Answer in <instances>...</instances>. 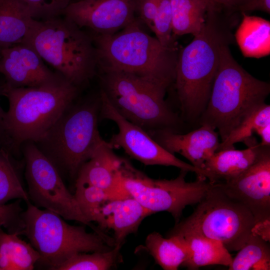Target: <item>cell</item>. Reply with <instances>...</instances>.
<instances>
[{"instance_id":"obj_1","label":"cell","mask_w":270,"mask_h":270,"mask_svg":"<svg viewBox=\"0 0 270 270\" xmlns=\"http://www.w3.org/2000/svg\"><path fill=\"white\" fill-rule=\"evenodd\" d=\"M137 18L112 34H92L98 67L146 79L167 90L175 78L176 48H168L147 34Z\"/></svg>"},{"instance_id":"obj_2","label":"cell","mask_w":270,"mask_h":270,"mask_svg":"<svg viewBox=\"0 0 270 270\" xmlns=\"http://www.w3.org/2000/svg\"><path fill=\"white\" fill-rule=\"evenodd\" d=\"M78 90L62 75L38 87L16 88L4 83L2 94L8 101L4 119L8 146L40 140L73 104Z\"/></svg>"},{"instance_id":"obj_3","label":"cell","mask_w":270,"mask_h":270,"mask_svg":"<svg viewBox=\"0 0 270 270\" xmlns=\"http://www.w3.org/2000/svg\"><path fill=\"white\" fill-rule=\"evenodd\" d=\"M230 34L216 12H207L201 30L178 54L174 82L182 112L190 120L199 119L207 106L220 50L230 42Z\"/></svg>"},{"instance_id":"obj_4","label":"cell","mask_w":270,"mask_h":270,"mask_svg":"<svg viewBox=\"0 0 270 270\" xmlns=\"http://www.w3.org/2000/svg\"><path fill=\"white\" fill-rule=\"evenodd\" d=\"M223 45L218 69L200 124L218 130L220 142L253 110L265 102L270 92L268 82L258 79L242 68L228 46Z\"/></svg>"},{"instance_id":"obj_5","label":"cell","mask_w":270,"mask_h":270,"mask_svg":"<svg viewBox=\"0 0 270 270\" xmlns=\"http://www.w3.org/2000/svg\"><path fill=\"white\" fill-rule=\"evenodd\" d=\"M22 42L78 88L92 78L98 68L92 36L64 16L34 19Z\"/></svg>"},{"instance_id":"obj_6","label":"cell","mask_w":270,"mask_h":270,"mask_svg":"<svg viewBox=\"0 0 270 270\" xmlns=\"http://www.w3.org/2000/svg\"><path fill=\"white\" fill-rule=\"evenodd\" d=\"M26 203L21 235L38 252L37 264L56 270L75 254L106 251L115 246L114 240L104 234L88 232L84 226L70 224L56 213L38 208L30 201Z\"/></svg>"},{"instance_id":"obj_7","label":"cell","mask_w":270,"mask_h":270,"mask_svg":"<svg viewBox=\"0 0 270 270\" xmlns=\"http://www.w3.org/2000/svg\"><path fill=\"white\" fill-rule=\"evenodd\" d=\"M100 100L86 102L64 112L44 136L34 142L61 175L74 182L82 166L104 142L98 129Z\"/></svg>"},{"instance_id":"obj_8","label":"cell","mask_w":270,"mask_h":270,"mask_svg":"<svg viewBox=\"0 0 270 270\" xmlns=\"http://www.w3.org/2000/svg\"><path fill=\"white\" fill-rule=\"evenodd\" d=\"M102 90L124 118L146 131L172 129L180 123L164 100L166 90L146 79L122 72H102Z\"/></svg>"},{"instance_id":"obj_9","label":"cell","mask_w":270,"mask_h":270,"mask_svg":"<svg viewBox=\"0 0 270 270\" xmlns=\"http://www.w3.org/2000/svg\"><path fill=\"white\" fill-rule=\"evenodd\" d=\"M174 179H154L124 158L116 183L114 198L132 197L152 214L167 212L178 223L185 208L197 204L212 186L206 179L187 182L188 172L180 170Z\"/></svg>"},{"instance_id":"obj_10","label":"cell","mask_w":270,"mask_h":270,"mask_svg":"<svg viewBox=\"0 0 270 270\" xmlns=\"http://www.w3.org/2000/svg\"><path fill=\"white\" fill-rule=\"evenodd\" d=\"M256 223L248 208L212 183L192 214L176 224L170 232H192L218 240L230 252L244 245Z\"/></svg>"},{"instance_id":"obj_11","label":"cell","mask_w":270,"mask_h":270,"mask_svg":"<svg viewBox=\"0 0 270 270\" xmlns=\"http://www.w3.org/2000/svg\"><path fill=\"white\" fill-rule=\"evenodd\" d=\"M25 177L30 202L61 216L80 222L102 234L82 212L74 194L66 188L61 174L34 142H24Z\"/></svg>"},{"instance_id":"obj_12","label":"cell","mask_w":270,"mask_h":270,"mask_svg":"<svg viewBox=\"0 0 270 270\" xmlns=\"http://www.w3.org/2000/svg\"><path fill=\"white\" fill-rule=\"evenodd\" d=\"M100 115L103 119L114 122L117 133L108 143L113 148H120L132 158L146 166H172L180 170L194 172L197 178H206L205 172L186 163L165 150L146 130L122 116L114 108L106 94L100 90Z\"/></svg>"},{"instance_id":"obj_13","label":"cell","mask_w":270,"mask_h":270,"mask_svg":"<svg viewBox=\"0 0 270 270\" xmlns=\"http://www.w3.org/2000/svg\"><path fill=\"white\" fill-rule=\"evenodd\" d=\"M228 196L248 208L256 222L270 220V150L236 177L216 182Z\"/></svg>"},{"instance_id":"obj_14","label":"cell","mask_w":270,"mask_h":270,"mask_svg":"<svg viewBox=\"0 0 270 270\" xmlns=\"http://www.w3.org/2000/svg\"><path fill=\"white\" fill-rule=\"evenodd\" d=\"M136 0H79L70 2L62 16L94 34H112L135 19Z\"/></svg>"},{"instance_id":"obj_15","label":"cell","mask_w":270,"mask_h":270,"mask_svg":"<svg viewBox=\"0 0 270 270\" xmlns=\"http://www.w3.org/2000/svg\"><path fill=\"white\" fill-rule=\"evenodd\" d=\"M0 73L6 78L5 84L16 88L38 87L60 75L50 70L33 48L22 42L1 50Z\"/></svg>"},{"instance_id":"obj_16","label":"cell","mask_w":270,"mask_h":270,"mask_svg":"<svg viewBox=\"0 0 270 270\" xmlns=\"http://www.w3.org/2000/svg\"><path fill=\"white\" fill-rule=\"evenodd\" d=\"M147 132L167 151L180 154L202 170L205 162L217 152L220 142L218 132L206 124L185 134L168 128Z\"/></svg>"},{"instance_id":"obj_17","label":"cell","mask_w":270,"mask_h":270,"mask_svg":"<svg viewBox=\"0 0 270 270\" xmlns=\"http://www.w3.org/2000/svg\"><path fill=\"white\" fill-rule=\"evenodd\" d=\"M152 214L132 197L108 199L96 211L92 222L112 231L115 244H122L129 234L136 232L143 221Z\"/></svg>"},{"instance_id":"obj_18","label":"cell","mask_w":270,"mask_h":270,"mask_svg":"<svg viewBox=\"0 0 270 270\" xmlns=\"http://www.w3.org/2000/svg\"><path fill=\"white\" fill-rule=\"evenodd\" d=\"M248 148L216 152L204 163L202 170L210 183L230 180L249 168L270 146H262L252 136L243 142Z\"/></svg>"},{"instance_id":"obj_19","label":"cell","mask_w":270,"mask_h":270,"mask_svg":"<svg viewBox=\"0 0 270 270\" xmlns=\"http://www.w3.org/2000/svg\"><path fill=\"white\" fill-rule=\"evenodd\" d=\"M106 141L80 169L74 184H88L101 188L114 196L120 170L124 158L117 156Z\"/></svg>"},{"instance_id":"obj_20","label":"cell","mask_w":270,"mask_h":270,"mask_svg":"<svg viewBox=\"0 0 270 270\" xmlns=\"http://www.w3.org/2000/svg\"><path fill=\"white\" fill-rule=\"evenodd\" d=\"M181 235L186 242L188 256L182 266L198 270L209 265L229 266L233 258L222 244L216 240L188 232H170Z\"/></svg>"},{"instance_id":"obj_21","label":"cell","mask_w":270,"mask_h":270,"mask_svg":"<svg viewBox=\"0 0 270 270\" xmlns=\"http://www.w3.org/2000/svg\"><path fill=\"white\" fill-rule=\"evenodd\" d=\"M242 20L235 33L242 55L259 58L270 54V22L262 18L242 12Z\"/></svg>"},{"instance_id":"obj_22","label":"cell","mask_w":270,"mask_h":270,"mask_svg":"<svg viewBox=\"0 0 270 270\" xmlns=\"http://www.w3.org/2000/svg\"><path fill=\"white\" fill-rule=\"evenodd\" d=\"M34 19L20 0H0V51L22 42Z\"/></svg>"},{"instance_id":"obj_23","label":"cell","mask_w":270,"mask_h":270,"mask_svg":"<svg viewBox=\"0 0 270 270\" xmlns=\"http://www.w3.org/2000/svg\"><path fill=\"white\" fill-rule=\"evenodd\" d=\"M144 244L147 252L164 270H177L187 258L186 242L178 234L164 238L160 233L153 232L147 236Z\"/></svg>"},{"instance_id":"obj_24","label":"cell","mask_w":270,"mask_h":270,"mask_svg":"<svg viewBox=\"0 0 270 270\" xmlns=\"http://www.w3.org/2000/svg\"><path fill=\"white\" fill-rule=\"evenodd\" d=\"M0 227V270H32L40 256L31 245L16 234Z\"/></svg>"},{"instance_id":"obj_25","label":"cell","mask_w":270,"mask_h":270,"mask_svg":"<svg viewBox=\"0 0 270 270\" xmlns=\"http://www.w3.org/2000/svg\"><path fill=\"white\" fill-rule=\"evenodd\" d=\"M173 36L198 34L202 28L208 10L203 0H170Z\"/></svg>"},{"instance_id":"obj_26","label":"cell","mask_w":270,"mask_h":270,"mask_svg":"<svg viewBox=\"0 0 270 270\" xmlns=\"http://www.w3.org/2000/svg\"><path fill=\"white\" fill-rule=\"evenodd\" d=\"M228 266L229 270H270V248L268 242L252 232L238 250Z\"/></svg>"},{"instance_id":"obj_27","label":"cell","mask_w":270,"mask_h":270,"mask_svg":"<svg viewBox=\"0 0 270 270\" xmlns=\"http://www.w3.org/2000/svg\"><path fill=\"white\" fill-rule=\"evenodd\" d=\"M14 199L30 202L18 164L6 149L0 148V204Z\"/></svg>"},{"instance_id":"obj_28","label":"cell","mask_w":270,"mask_h":270,"mask_svg":"<svg viewBox=\"0 0 270 270\" xmlns=\"http://www.w3.org/2000/svg\"><path fill=\"white\" fill-rule=\"evenodd\" d=\"M121 244L102 252L78 253L60 264L56 270H108L118 262Z\"/></svg>"},{"instance_id":"obj_29","label":"cell","mask_w":270,"mask_h":270,"mask_svg":"<svg viewBox=\"0 0 270 270\" xmlns=\"http://www.w3.org/2000/svg\"><path fill=\"white\" fill-rule=\"evenodd\" d=\"M270 124V106L265 102L250 114L228 135L220 142L217 151L234 148V144L252 136L262 127Z\"/></svg>"},{"instance_id":"obj_30","label":"cell","mask_w":270,"mask_h":270,"mask_svg":"<svg viewBox=\"0 0 270 270\" xmlns=\"http://www.w3.org/2000/svg\"><path fill=\"white\" fill-rule=\"evenodd\" d=\"M74 196L78 206L90 222L99 208L108 199L110 194L107 191L92 185L74 184Z\"/></svg>"},{"instance_id":"obj_31","label":"cell","mask_w":270,"mask_h":270,"mask_svg":"<svg viewBox=\"0 0 270 270\" xmlns=\"http://www.w3.org/2000/svg\"><path fill=\"white\" fill-rule=\"evenodd\" d=\"M164 46L176 48L172 31V14L170 0H158L152 30Z\"/></svg>"},{"instance_id":"obj_32","label":"cell","mask_w":270,"mask_h":270,"mask_svg":"<svg viewBox=\"0 0 270 270\" xmlns=\"http://www.w3.org/2000/svg\"><path fill=\"white\" fill-rule=\"evenodd\" d=\"M29 9L33 18L46 20L60 16L70 0H20Z\"/></svg>"},{"instance_id":"obj_33","label":"cell","mask_w":270,"mask_h":270,"mask_svg":"<svg viewBox=\"0 0 270 270\" xmlns=\"http://www.w3.org/2000/svg\"><path fill=\"white\" fill-rule=\"evenodd\" d=\"M22 200L17 199L8 204H0V227L6 230L10 234L20 236L24 227L21 206Z\"/></svg>"},{"instance_id":"obj_34","label":"cell","mask_w":270,"mask_h":270,"mask_svg":"<svg viewBox=\"0 0 270 270\" xmlns=\"http://www.w3.org/2000/svg\"><path fill=\"white\" fill-rule=\"evenodd\" d=\"M158 0H136V14L138 19L151 30L156 14Z\"/></svg>"},{"instance_id":"obj_35","label":"cell","mask_w":270,"mask_h":270,"mask_svg":"<svg viewBox=\"0 0 270 270\" xmlns=\"http://www.w3.org/2000/svg\"><path fill=\"white\" fill-rule=\"evenodd\" d=\"M252 0H206L208 12H216L222 10L232 11L240 8Z\"/></svg>"},{"instance_id":"obj_36","label":"cell","mask_w":270,"mask_h":270,"mask_svg":"<svg viewBox=\"0 0 270 270\" xmlns=\"http://www.w3.org/2000/svg\"><path fill=\"white\" fill-rule=\"evenodd\" d=\"M239 10L244 12L260 10L270 14V0H252L242 6Z\"/></svg>"},{"instance_id":"obj_37","label":"cell","mask_w":270,"mask_h":270,"mask_svg":"<svg viewBox=\"0 0 270 270\" xmlns=\"http://www.w3.org/2000/svg\"><path fill=\"white\" fill-rule=\"evenodd\" d=\"M270 220L257 222L253 228L252 232L270 242Z\"/></svg>"},{"instance_id":"obj_38","label":"cell","mask_w":270,"mask_h":270,"mask_svg":"<svg viewBox=\"0 0 270 270\" xmlns=\"http://www.w3.org/2000/svg\"><path fill=\"white\" fill-rule=\"evenodd\" d=\"M2 94V86L0 85V96ZM6 112L0 104V148L6 149L4 146L8 145V139L5 130L4 119Z\"/></svg>"},{"instance_id":"obj_39","label":"cell","mask_w":270,"mask_h":270,"mask_svg":"<svg viewBox=\"0 0 270 270\" xmlns=\"http://www.w3.org/2000/svg\"><path fill=\"white\" fill-rule=\"evenodd\" d=\"M204 0V1L206 3V0ZM206 6H207V4H206Z\"/></svg>"},{"instance_id":"obj_40","label":"cell","mask_w":270,"mask_h":270,"mask_svg":"<svg viewBox=\"0 0 270 270\" xmlns=\"http://www.w3.org/2000/svg\"></svg>"}]
</instances>
